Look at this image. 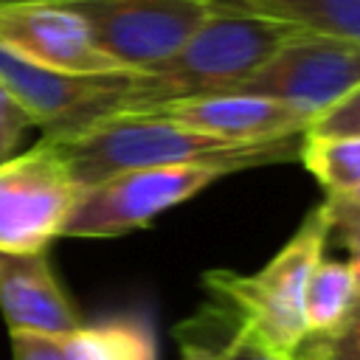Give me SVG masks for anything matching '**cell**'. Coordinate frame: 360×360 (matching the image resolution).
<instances>
[{
    "label": "cell",
    "instance_id": "6da1fadb",
    "mask_svg": "<svg viewBox=\"0 0 360 360\" xmlns=\"http://www.w3.org/2000/svg\"><path fill=\"white\" fill-rule=\"evenodd\" d=\"M295 138L304 135L242 143L194 132L152 112H118L98 118L73 135L48 141L65 160L76 186L84 191L121 172L152 166L214 163L228 166L231 172H242L267 163H284L298 158L301 152V143H295Z\"/></svg>",
    "mask_w": 360,
    "mask_h": 360
},
{
    "label": "cell",
    "instance_id": "7a4b0ae2",
    "mask_svg": "<svg viewBox=\"0 0 360 360\" xmlns=\"http://www.w3.org/2000/svg\"><path fill=\"white\" fill-rule=\"evenodd\" d=\"M298 31L304 28L281 20L214 8L174 56L127 76L121 104L112 115L141 112L174 98L225 93L231 84L264 65L276 48Z\"/></svg>",
    "mask_w": 360,
    "mask_h": 360
},
{
    "label": "cell",
    "instance_id": "3957f363",
    "mask_svg": "<svg viewBox=\"0 0 360 360\" xmlns=\"http://www.w3.org/2000/svg\"><path fill=\"white\" fill-rule=\"evenodd\" d=\"M326 239L329 211L321 202L259 270H205L202 287L208 301L225 307L259 346L278 357H292L309 335L304 321V290L312 267L323 259Z\"/></svg>",
    "mask_w": 360,
    "mask_h": 360
},
{
    "label": "cell",
    "instance_id": "277c9868",
    "mask_svg": "<svg viewBox=\"0 0 360 360\" xmlns=\"http://www.w3.org/2000/svg\"><path fill=\"white\" fill-rule=\"evenodd\" d=\"M233 174L228 166L183 163L132 169L84 188L65 222L70 239H115L158 219L163 211L191 200L219 177Z\"/></svg>",
    "mask_w": 360,
    "mask_h": 360
},
{
    "label": "cell",
    "instance_id": "5b68a950",
    "mask_svg": "<svg viewBox=\"0 0 360 360\" xmlns=\"http://www.w3.org/2000/svg\"><path fill=\"white\" fill-rule=\"evenodd\" d=\"M360 84V42L298 31L225 93L262 96L301 110L309 121Z\"/></svg>",
    "mask_w": 360,
    "mask_h": 360
},
{
    "label": "cell",
    "instance_id": "8992f818",
    "mask_svg": "<svg viewBox=\"0 0 360 360\" xmlns=\"http://www.w3.org/2000/svg\"><path fill=\"white\" fill-rule=\"evenodd\" d=\"M82 188L48 138L0 160V253L48 250Z\"/></svg>",
    "mask_w": 360,
    "mask_h": 360
},
{
    "label": "cell",
    "instance_id": "52a82bcc",
    "mask_svg": "<svg viewBox=\"0 0 360 360\" xmlns=\"http://www.w3.org/2000/svg\"><path fill=\"white\" fill-rule=\"evenodd\" d=\"M96 45L138 73L174 56L214 11L205 0H68Z\"/></svg>",
    "mask_w": 360,
    "mask_h": 360
},
{
    "label": "cell",
    "instance_id": "ba28073f",
    "mask_svg": "<svg viewBox=\"0 0 360 360\" xmlns=\"http://www.w3.org/2000/svg\"><path fill=\"white\" fill-rule=\"evenodd\" d=\"M129 73L68 76L31 65L0 45V84L28 112L42 138H62L118 110Z\"/></svg>",
    "mask_w": 360,
    "mask_h": 360
},
{
    "label": "cell",
    "instance_id": "9c48e42d",
    "mask_svg": "<svg viewBox=\"0 0 360 360\" xmlns=\"http://www.w3.org/2000/svg\"><path fill=\"white\" fill-rule=\"evenodd\" d=\"M0 45L31 65L68 76L129 73L96 45L87 22L65 3L0 6Z\"/></svg>",
    "mask_w": 360,
    "mask_h": 360
},
{
    "label": "cell",
    "instance_id": "30bf717a",
    "mask_svg": "<svg viewBox=\"0 0 360 360\" xmlns=\"http://www.w3.org/2000/svg\"><path fill=\"white\" fill-rule=\"evenodd\" d=\"M141 112H152L194 132H205L222 141H242V143L281 141V138L304 135L309 127V118L301 110L245 93L188 96V98L155 104Z\"/></svg>",
    "mask_w": 360,
    "mask_h": 360
},
{
    "label": "cell",
    "instance_id": "8fae6325",
    "mask_svg": "<svg viewBox=\"0 0 360 360\" xmlns=\"http://www.w3.org/2000/svg\"><path fill=\"white\" fill-rule=\"evenodd\" d=\"M0 312L8 332L68 335L84 323L59 284L48 250L0 253Z\"/></svg>",
    "mask_w": 360,
    "mask_h": 360
},
{
    "label": "cell",
    "instance_id": "7c38bea8",
    "mask_svg": "<svg viewBox=\"0 0 360 360\" xmlns=\"http://www.w3.org/2000/svg\"><path fill=\"white\" fill-rule=\"evenodd\" d=\"M65 360H158L155 335L146 318L115 315L98 323H82L56 335Z\"/></svg>",
    "mask_w": 360,
    "mask_h": 360
},
{
    "label": "cell",
    "instance_id": "4fadbf2b",
    "mask_svg": "<svg viewBox=\"0 0 360 360\" xmlns=\"http://www.w3.org/2000/svg\"><path fill=\"white\" fill-rule=\"evenodd\" d=\"M174 335L177 340H191L202 346L214 360H295V357H278L264 346H259L233 321V315L214 301H208L194 318L177 323Z\"/></svg>",
    "mask_w": 360,
    "mask_h": 360
},
{
    "label": "cell",
    "instance_id": "5bb4252c",
    "mask_svg": "<svg viewBox=\"0 0 360 360\" xmlns=\"http://www.w3.org/2000/svg\"><path fill=\"white\" fill-rule=\"evenodd\" d=\"M357 304V287L354 276L346 262L338 259H321L304 290V321L307 332H329L335 329Z\"/></svg>",
    "mask_w": 360,
    "mask_h": 360
},
{
    "label": "cell",
    "instance_id": "9a60e30c",
    "mask_svg": "<svg viewBox=\"0 0 360 360\" xmlns=\"http://www.w3.org/2000/svg\"><path fill=\"white\" fill-rule=\"evenodd\" d=\"M298 160L326 194H349L360 186V135H304Z\"/></svg>",
    "mask_w": 360,
    "mask_h": 360
},
{
    "label": "cell",
    "instance_id": "2e32d148",
    "mask_svg": "<svg viewBox=\"0 0 360 360\" xmlns=\"http://www.w3.org/2000/svg\"><path fill=\"white\" fill-rule=\"evenodd\" d=\"M292 357L295 360H360V298L335 329L307 335Z\"/></svg>",
    "mask_w": 360,
    "mask_h": 360
},
{
    "label": "cell",
    "instance_id": "e0dca14e",
    "mask_svg": "<svg viewBox=\"0 0 360 360\" xmlns=\"http://www.w3.org/2000/svg\"><path fill=\"white\" fill-rule=\"evenodd\" d=\"M323 205L329 211V236L335 233L340 239V245L346 248V253H349L346 264L354 276V287H357V298H360V205L343 194H326Z\"/></svg>",
    "mask_w": 360,
    "mask_h": 360
},
{
    "label": "cell",
    "instance_id": "ac0fdd59",
    "mask_svg": "<svg viewBox=\"0 0 360 360\" xmlns=\"http://www.w3.org/2000/svg\"><path fill=\"white\" fill-rule=\"evenodd\" d=\"M304 135H323V138L360 135V84L352 93H346L340 101H335L329 110L315 115Z\"/></svg>",
    "mask_w": 360,
    "mask_h": 360
},
{
    "label": "cell",
    "instance_id": "d6986e66",
    "mask_svg": "<svg viewBox=\"0 0 360 360\" xmlns=\"http://www.w3.org/2000/svg\"><path fill=\"white\" fill-rule=\"evenodd\" d=\"M28 127H34L31 118H28V112L0 84V160L11 158L14 146L22 141V135H25Z\"/></svg>",
    "mask_w": 360,
    "mask_h": 360
},
{
    "label": "cell",
    "instance_id": "ffe728a7",
    "mask_svg": "<svg viewBox=\"0 0 360 360\" xmlns=\"http://www.w3.org/2000/svg\"><path fill=\"white\" fill-rule=\"evenodd\" d=\"M8 340H11V360H65L56 335L8 332Z\"/></svg>",
    "mask_w": 360,
    "mask_h": 360
},
{
    "label": "cell",
    "instance_id": "44dd1931",
    "mask_svg": "<svg viewBox=\"0 0 360 360\" xmlns=\"http://www.w3.org/2000/svg\"><path fill=\"white\" fill-rule=\"evenodd\" d=\"M180 357L183 360H214L202 346H197L191 340H180Z\"/></svg>",
    "mask_w": 360,
    "mask_h": 360
},
{
    "label": "cell",
    "instance_id": "7402d4cb",
    "mask_svg": "<svg viewBox=\"0 0 360 360\" xmlns=\"http://www.w3.org/2000/svg\"><path fill=\"white\" fill-rule=\"evenodd\" d=\"M6 3H68V0H0V6Z\"/></svg>",
    "mask_w": 360,
    "mask_h": 360
},
{
    "label": "cell",
    "instance_id": "603a6c76",
    "mask_svg": "<svg viewBox=\"0 0 360 360\" xmlns=\"http://www.w3.org/2000/svg\"><path fill=\"white\" fill-rule=\"evenodd\" d=\"M343 197H349L352 202H357V205H360V186H357V188H352V191H349V194H343Z\"/></svg>",
    "mask_w": 360,
    "mask_h": 360
}]
</instances>
